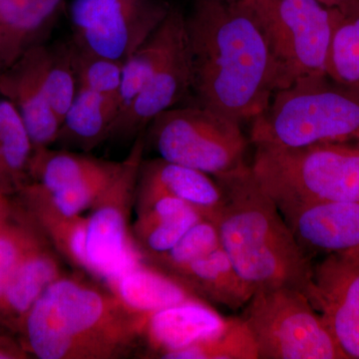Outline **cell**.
<instances>
[{"instance_id":"cell-15","label":"cell","mask_w":359,"mask_h":359,"mask_svg":"<svg viewBox=\"0 0 359 359\" xmlns=\"http://www.w3.org/2000/svg\"><path fill=\"white\" fill-rule=\"evenodd\" d=\"M137 221L132 237L145 261L169 252L187 231L204 218L184 201L137 188Z\"/></svg>"},{"instance_id":"cell-16","label":"cell","mask_w":359,"mask_h":359,"mask_svg":"<svg viewBox=\"0 0 359 359\" xmlns=\"http://www.w3.org/2000/svg\"><path fill=\"white\" fill-rule=\"evenodd\" d=\"M54 252L43 233H40L16 266L0 297V330L18 334L25 316L37 299L63 276Z\"/></svg>"},{"instance_id":"cell-19","label":"cell","mask_w":359,"mask_h":359,"mask_svg":"<svg viewBox=\"0 0 359 359\" xmlns=\"http://www.w3.org/2000/svg\"><path fill=\"white\" fill-rule=\"evenodd\" d=\"M137 187L184 201L210 221L223 203L221 187L214 177L160 157L142 161Z\"/></svg>"},{"instance_id":"cell-27","label":"cell","mask_w":359,"mask_h":359,"mask_svg":"<svg viewBox=\"0 0 359 359\" xmlns=\"http://www.w3.org/2000/svg\"><path fill=\"white\" fill-rule=\"evenodd\" d=\"M41 73L49 103L61 122L78 89L70 41L42 44Z\"/></svg>"},{"instance_id":"cell-13","label":"cell","mask_w":359,"mask_h":359,"mask_svg":"<svg viewBox=\"0 0 359 359\" xmlns=\"http://www.w3.org/2000/svg\"><path fill=\"white\" fill-rule=\"evenodd\" d=\"M191 90L193 63L187 32L148 84L119 115L109 139H136L158 115L178 106Z\"/></svg>"},{"instance_id":"cell-32","label":"cell","mask_w":359,"mask_h":359,"mask_svg":"<svg viewBox=\"0 0 359 359\" xmlns=\"http://www.w3.org/2000/svg\"><path fill=\"white\" fill-rule=\"evenodd\" d=\"M121 166L106 173L97 175L76 185L67 187L55 192H47L36 184L29 183L42 199L58 214L66 217L80 216L87 209H91L101 194L105 191L110 182Z\"/></svg>"},{"instance_id":"cell-9","label":"cell","mask_w":359,"mask_h":359,"mask_svg":"<svg viewBox=\"0 0 359 359\" xmlns=\"http://www.w3.org/2000/svg\"><path fill=\"white\" fill-rule=\"evenodd\" d=\"M146 147L145 131L135 139L128 156L87 218L86 252L90 275L106 280L142 257L130 229L139 171Z\"/></svg>"},{"instance_id":"cell-26","label":"cell","mask_w":359,"mask_h":359,"mask_svg":"<svg viewBox=\"0 0 359 359\" xmlns=\"http://www.w3.org/2000/svg\"><path fill=\"white\" fill-rule=\"evenodd\" d=\"M166 359H259L256 341L242 318H226L216 334L165 354Z\"/></svg>"},{"instance_id":"cell-22","label":"cell","mask_w":359,"mask_h":359,"mask_svg":"<svg viewBox=\"0 0 359 359\" xmlns=\"http://www.w3.org/2000/svg\"><path fill=\"white\" fill-rule=\"evenodd\" d=\"M186 35V15L177 7L172 6L157 29L123 65L120 114L148 84L158 68Z\"/></svg>"},{"instance_id":"cell-5","label":"cell","mask_w":359,"mask_h":359,"mask_svg":"<svg viewBox=\"0 0 359 359\" xmlns=\"http://www.w3.org/2000/svg\"><path fill=\"white\" fill-rule=\"evenodd\" d=\"M255 147L250 168L276 204L359 203L358 144L328 142L304 147Z\"/></svg>"},{"instance_id":"cell-4","label":"cell","mask_w":359,"mask_h":359,"mask_svg":"<svg viewBox=\"0 0 359 359\" xmlns=\"http://www.w3.org/2000/svg\"><path fill=\"white\" fill-rule=\"evenodd\" d=\"M250 141L280 147L359 144V89L328 75L297 80L276 91L268 108L252 120Z\"/></svg>"},{"instance_id":"cell-20","label":"cell","mask_w":359,"mask_h":359,"mask_svg":"<svg viewBox=\"0 0 359 359\" xmlns=\"http://www.w3.org/2000/svg\"><path fill=\"white\" fill-rule=\"evenodd\" d=\"M208 302L226 308H244L254 294L238 275L222 245L169 275Z\"/></svg>"},{"instance_id":"cell-28","label":"cell","mask_w":359,"mask_h":359,"mask_svg":"<svg viewBox=\"0 0 359 359\" xmlns=\"http://www.w3.org/2000/svg\"><path fill=\"white\" fill-rule=\"evenodd\" d=\"M39 226L25 209L9 204L0 212V297L27 250L39 238Z\"/></svg>"},{"instance_id":"cell-39","label":"cell","mask_w":359,"mask_h":359,"mask_svg":"<svg viewBox=\"0 0 359 359\" xmlns=\"http://www.w3.org/2000/svg\"><path fill=\"white\" fill-rule=\"evenodd\" d=\"M9 204H11V203H9ZM9 204H8V205H9ZM7 205H6V207H7ZM6 208H4V209H2V210H1V211H0V212L4 211V209H6Z\"/></svg>"},{"instance_id":"cell-18","label":"cell","mask_w":359,"mask_h":359,"mask_svg":"<svg viewBox=\"0 0 359 359\" xmlns=\"http://www.w3.org/2000/svg\"><path fill=\"white\" fill-rule=\"evenodd\" d=\"M105 282L108 290L120 302L138 313L150 314L175 304L203 301L142 257L126 264Z\"/></svg>"},{"instance_id":"cell-24","label":"cell","mask_w":359,"mask_h":359,"mask_svg":"<svg viewBox=\"0 0 359 359\" xmlns=\"http://www.w3.org/2000/svg\"><path fill=\"white\" fill-rule=\"evenodd\" d=\"M119 164L67 149H34L29 165V183L36 184L47 192H55L113 171Z\"/></svg>"},{"instance_id":"cell-21","label":"cell","mask_w":359,"mask_h":359,"mask_svg":"<svg viewBox=\"0 0 359 359\" xmlns=\"http://www.w3.org/2000/svg\"><path fill=\"white\" fill-rule=\"evenodd\" d=\"M119 114L118 97L78 88L61 121L55 144L67 150L89 152L104 141L109 140Z\"/></svg>"},{"instance_id":"cell-31","label":"cell","mask_w":359,"mask_h":359,"mask_svg":"<svg viewBox=\"0 0 359 359\" xmlns=\"http://www.w3.org/2000/svg\"><path fill=\"white\" fill-rule=\"evenodd\" d=\"M219 245L221 242L216 226L210 219L203 218L194 224L169 252L146 262L167 275H171L177 269L217 249Z\"/></svg>"},{"instance_id":"cell-14","label":"cell","mask_w":359,"mask_h":359,"mask_svg":"<svg viewBox=\"0 0 359 359\" xmlns=\"http://www.w3.org/2000/svg\"><path fill=\"white\" fill-rule=\"evenodd\" d=\"M42 44L26 50L0 73V95L8 99L20 112L34 149L55 144L61 125L42 79Z\"/></svg>"},{"instance_id":"cell-17","label":"cell","mask_w":359,"mask_h":359,"mask_svg":"<svg viewBox=\"0 0 359 359\" xmlns=\"http://www.w3.org/2000/svg\"><path fill=\"white\" fill-rule=\"evenodd\" d=\"M226 318L203 301L184 302L148 316L143 341L156 358L178 351L216 334Z\"/></svg>"},{"instance_id":"cell-30","label":"cell","mask_w":359,"mask_h":359,"mask_svg":"<svg viewBox=\"0 0 359 359\" xmlns=\"http://www.w3.org/2000/svg\"><path fill=\"white\" fill-rule=\"evenodd\" d=\"M69 41L78 88L119 98L124 63L94 55Z\"/></svg>"},{"instance_id":"cell-38","label":"cell","mask_w":359,"mask_h":359,"mask_svg":"<svg viewBox=\"0 0 359 359\" xmlns=\"http://www.w3.org/2000/svg\"><path fill=\"white\" fill-rule=\"evenodd\" d=\"M228 1H233V2H235V1H240V0H228Z\"/></svg>"},{"instance_id":"cell-33","label":"cell","mask_w":359,"mask_h":359,"mask_svg":"<svg viewBox=\"0 0 359 359\" xmlns=\"http://www.w3.org/2000/svg\"><path fill=\"white\" fill-rule=\"evenodd\" d=\"M30 354L20 341H15L6 334H0V359H27Z\"/></svg>"},{"instance_id":"cell-7","label":"cell","mask_w":359,"mask_h":359,"mask_svg":"<svg viewBox=\"0 0 359 359\" xmlns=\"http://www.w3.org/2000/svg\"><path fill=\"white\" fill-rule=\"evenodd\" d=\"M240 1L268 39L278 67V90L302 78L327 75L334 28L344 13L318 0Z\"/></svg>"},{"instance_id":"cell-11","label":"cell","mask_w":359,"mask_h":359,"mask_svg":"<svg viewBox=\"0 0 359 359\" xmlns=\"http://www.w3.org/2000/svg\"><path fill=\"white\" fill-rule=\"evenodd\" d=\"M347 359H359V247L313 266L311 299Z\"/></svg>"},{"instance_id":"cell-34","label":"cell","mask_w":359,"mask_h":359,"mask_svg":"<svg viewBox=\"0 0 359 359\" xmlns=\"http://www.w3.org/2000/svg\"><path fill=\"white\" fill-rule=\"evenodd\" d=\"M332 8L337 9L344 15L359 13V0H318Z\"/></svg>"},{"instance_id":"cell-12","label":"cell","mask_w":359,"mask_h":359,"mask_svg":"<svg viewBox=\"0 0 359 359\" xmlns=\"http://www.w3.org/2000/svg\"><path fill=\"white\" fill-rule=\"evenodd\" d=\"M306 256L334 254L359 247V203L276 204Z\"/></svg>"},{"instance_id":"cell-23","label":"cell","mask_w":359,"mask_h":359,"mask_svg":"<svg viewBox=\"0 0 359 359\" xmlns=\"http://www.w3.org/2000/svg\"><path fill=\"white\" fill-rule=\"evenodd\" d=\"M23 209L32 217L49 244L73 266L88 273L87 218L58 214L29 183L18 191Z\"/></svg>"},{"instance_id":"cell-6","label":"cell","mask_w":359,"mask_h":359,"mask_svg":"<svg viewBox=\"0 0 359 359\" xmlns=\"http://www.w3.org/2000/svg\"><path fill=\"white\" fill-rule=\"evenodd\" d=\"M145 141L160 158L214 178L248 165L249 140L241 123L199 103L161 113L148 125Z\"/></svg>"},{"instance_id":"cell-2","label":"cell","mask_w":359,"mask_h":359,"mask_svg":"<svg viewBox=\"0 0 359 359\" xmlns=\"http://www.w3.org/2000/svg\"><path fill=\"white\" fill-rule=\"evenodd\" d=\"M148 316L108 289L63 275L37 299L18 334L40 359L121 358L143 342Z\"/></svg>"},{"instance_id":"cell-35","label":"cell","mask_w":359,"mask_h":359,"mask_svg":"<svg viewBox=\"0 0 359 359\" xmlns=\"http://www.w3.org/2000/svg\"><path fill=\"white\" fill-rule=\"evenodd\" d=\"M0 191L2 193L6 194V180H4V170H2L1 160H0Z\"/></svg>"},{"instance_id":"cell-36","label":"cell","mask_w":359,"mask_h":359,"mask_svg":"<svg viewBox=\"0 0 359 359\" xmlns=\"http://www.w3.org/2000/svg\"><path fill=\"white\" fill-rule=\"evenodd\" d=\"M9 204L8 196L0 191V211Z\"/></svg>"},{"instance_id":"cell-3","label":"cell","mask_w":359,"mask_h":359,"mask_svg":"<svg viewBox=\"0 0 359 359\" xmlns=\"http://www.w3.org/2000/svg\"><path fill=\"white\" fill-rule=\"evenodd\" d=\"M223 203L212 223L222 248L252 292L292 287L311 299L313 266L250 165L215 178ZM311 302V301H309Z\"/></svg>"},{"instance_id":"cell-25","label":"cell","mask_w":359,"mask_h":359,"mask_svg":"<svg viewBox=\"0 0 359 359\" xmlns=\"http://www.w3.org/2000/svg\"><path fill=\"white\" fill-rule=\"evenodd\" d=\"M34 151L22 117L8 99L0 95V160L7 195L29 183V165Z\"/></svg>"},{"instance_id":"cell-29","label":"cell","mask_w":359,"mask_h":359,"mask_svg":"<svg viewBox=\"0 0 359 359\" xmlns=\"http://www.w3.org/2000/svg\"><path fill=\"white\" fill-rule=\"evenodd\" d=\"M327 73L335 81L359 89V13L342 14L337 21Z\"/></svg>"},{"instance_id":"cell-10","label":"cell","mask_w":359,"mask_h":359,"mask_svg":"<svg viewBox=\"0 0 359 359\" xmlns=\"http://www.w3.org/2000/svg\"><path fill=\"white\" fill-rule=\"evenodd\" d=\"M171 7L166 0H72L71 40L82 50L124 63Z\"/></svg>"},{"instance_id":"cell-8","label":"cell","mask_w":359,"mask_h":359,"mask_svg":"<svg viewBox=\"0 0 359 359\" xmlns=\"http://www.w3.org/2000/svg\"><path fill=\"white\" fill-rule=\"evenodd\" d=\"M241 318L256 341L259 359H347L323 316L299 290H257Z\"/></svg>"},{"instance_id":"cell-1","label":"cell","mask_w":359,"mask_h":359,"mask_svg":"<svg viewBox=\"0 0 359 359\" xmlns=\"http://www.w3.org/2000/svg\"><path fill=\"white\" fill-rule=\"evenodd\" d=\"M198 103L240 122L256 119L280 89L263 28L242 1L194 0L186 15Z\"/></svg>"},{"instance_id":"cell-37","label":"cell","mask_w":359,"mask_h":359,"mask_svg":"<svg viewBox=\"0 0 359 359\" xmlns=\"http://www.w3.org/2000/svg\"><path fill=\"white\" fill-rule=\"evenodd\" d=\"M4 70V62H2L1 43H0V73Z\"/></svg>"}]
</instances>
